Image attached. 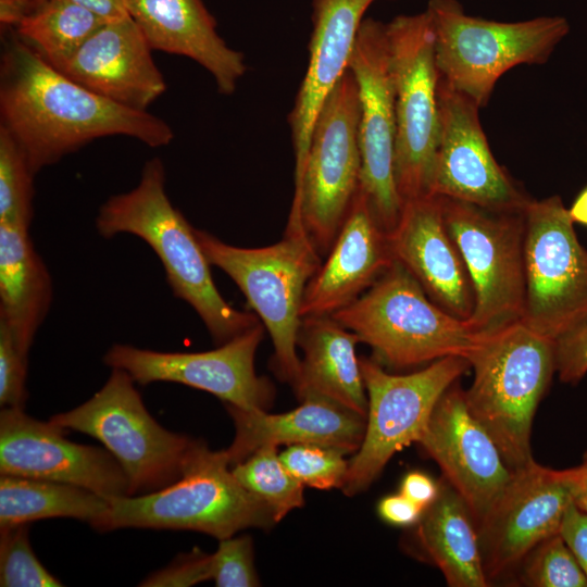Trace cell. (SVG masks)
<instances>
[{
	"mask_svg": "<svg viewBox=\"0 0 587 587\" xmlns=\"http://www.w3.org/2000/svg\"><path fill=\"white\" fill-rule=\"evenodd\" d=\"M416 538L425 555L451 587H486L476 525L467 507L445 480L436 500L417 522Z\"/></svg>",
	"mask_w": 587,
	"mask_h": 587,
	"instance_id": "83f0119b",
	"label": "cell"
},
{
	"mask_svg": "<svg viewBox=\"0 0 587 587\" xmlns=\"http://www.w3.org/2000/svg\"><path fill=\"white\" fill-rule=\"evenodd\" d=\"M34 175L22 148L0 126V223L29 229Z\"/></svg>",
	"mask_w": 587,
	"mask_h": 587,
	"instance_id": "1f68e13d",
	"label": "cell"
},
{
	"mask_svg": "<svg viewBox=\"0 0 587 587\" xmlns=\"http://www.w3.org/2000/svg\"><path fill=\"white\" fill-rule=\"evenodd\" d=\"M96 227L105 238L126 233L146 241L163 264L174 296L191 305L218 346L260 323L257 315L235 309L221 296L195 227L165 192L159 158L145 163L134 189L110 197L100 207Z\"/></svg>",
	"mask_w": 587,
	"mask_h": 587,
	"instance_id": "7a4b0ae2",
	"label": "cell"
},
{
	"mask_svg": "<svg viewBox=\"0 0 587 587\" xmlns=\"http://www.w3.org/2000/svg\"><path fill=\"white\" fill-rule=\"evenodd\" d=\"M151 51L128 15L101 25L58 71L113 102L147 110L166 89Z\"/></svg>",
	"mask_w": 587,
	"mask_h": 587,
	"instance_id": "44dd1931",
	"label": "cell"
},
{
	"mask_svg": "<svg viewBox=\"0 0 587 587\" xmlns=\"http://www.w3.org/2000/svg\"><path fill=\"white\" fill-rule=\"evenodd\" d=\"M425 510L402 494L389 495L378 503V514L387 523L397 526L417 524Z\"/></svg>",
	"mask_w": 587,
	"mask_h": 587,
	"instance_id": "60d3db41",
	"label": "cell"
},
{
	"mask_svg": "<svg viewBox=\"0 0 587 587\" xmlns=\"http://www.w3.org/2000/svg\"><path fill=\"white\" fill-rule=\"evenodd\" d=\"M50 421L1 408L0 474L66 483L105 498L129 496L127 476L107 449L68 440Z\"/></svg>",
	"mask_w": 587,
	"mask_h": 587,
	"instance_id": "ac0fdd59",
	"label": "cell"
},
{
	"mask_svg": "<svg viewBox=\"0 0 587 587\" xmlns=\"http://www.w3.org/2000/svg\"><path fill=\"white\" fill-rule=\"evenodd\" d=\"M583 462H584V463H587V452H586L585 455H584V461H583Z\"/></svg>",
	"mask_w": 587,
	"mask_h": 587,
	"instance_id": "7dc6e473",
	"label": "cell"
},
{
	"mask_svg": "<svg viewBox=\"0 0 587 587\" xmlns=\"http://www.w3.org/2000/svg\"><path fill=\"white\" fill-rule=\"evenodd\" d=\"M0 586H63L34 553L29 541V524L0 528Z\"/></svg>",
	"mask_w": 587,
	"mask_h": 587,
	"instance_id": "836d02e7",
	"label": "cell"
},
{
	"mask_svg": "<svg viewBox=\"0 0 587 587\" xmlns=\"http://www.w3.org/2000/svg\"><path fill=\"white\" fill-rule=\"evenodd\" d=\"M521 563L526 586L587 587V577L560 533L539 542Z\"/></svg>",
	"mask_w": 587,
	"mask_h": 587,
	"instance_id": "d6a6232c",
	"label": "cell"
},
{
	"mask_svg": "<svg viewBox=\"0 0 587 587\" xmlns=\"http://www.w3.org/2000/svg\"><path fill=\"white\" fill-rule=\"evenodd\" d=\"M376 0H312L309 62L288 115L295 154V186L300 183L317 114L348 68L359 28Z\"/></svg>",
	"mask_w": 587,
	"mask_h": 587,
	"instance_id": "603a6c76",
	"label": "cell"
},
{
	"mask_svg": "<svg viewBox=\"0 0 587 587\" xmlns=\"http://www.w3.org/2000/svg\"><path fill=\"white\" fill-rule=\"evenodd\" d=\"M51 299V277L29 229L0 223V322L27 357Z\"/></svg>",
	"mask_w": 587,
	"mask_h": 587,
	"instance_id": "4316f807",
	"label": "cell"
},
{
	"mask_svg": "<svg viewBox=\"0 0 587 587\" xmlns=\"http://www.w3.org/2000/svg\"><path fill=\"white\" fill-rule=\"evenodd\" d=\"M569 213L574 223L587 225V187L575 199Z\"/></svg>",
	"mask_w": 587,
	"mask_h": 587,
	"instance_id": "f6af8a7d",
	"label": "cell"
},
{
	"mask_svg": "<svg viewBox=\"0 0 587 587\" xmlns=\"http://www.w3.org/2000/svg\"><path fill=\"white\" fill-rule=\"evenodd\" d=\"M395 261L387 232L359 188L327 258L307 285L301 317L332 315L362 296Z\"/></svg>",
	"mask_w": 587,
	"mask_h": 587,
	"instance_id": "7402d4cb",
	"label": "cell"
},
{
	"mask_svg": "<svg viewBox=\"0 0 587 587\" xmlns=\"http://www.w3.org/2000/svg\"><path fill=\"white\" fill-rule=\"evenodd\" d=\"M359 337L332 315L302 317L297 346L303 352L294 388L300 400L320 397L364 417L369 401L360 359Z\"/></svg>",
	"mask_w": 587,
	"mask_h": 587,
	"instance_id": "484cf974",
	"label": "cell"
},
{
	"mask_svg": "<svg viewBox=\"0 0 587 587\" xmlns=\"http://www.w3.org/2000/svg\"><path fill=\"white\" fill-rule=\"evenodd\" d=\"M30 1V0H29Z\"/></svg>",
	"mask_w": 587,
	"mask_h": 587,
	"instance_id": "c3c4849f",
	"label": "cell"
},
{
	"mask_svg": "<svg viewBox=\"0 0 587 587\" xmlns=\"http://www.w3.org/2000/svg\"><path fill=\"white\" fill-rule=\"evenodd\" d=\"M236 479L270 508L275 523L304 503V485L287 469L277 446L265 445L232 466Z\"/></svg>",
	"mask_w": 587,
	"mask_h": 587,
	"instance_id": "4dcf8cb0",
	"label": "cell"
},
{
	"mask_svg": "<svg viewBox=\"0 0 587 587\" xmlns=\"http://www.w3.org/2000/svg\"><path fill=\"white\" fill-rule=\"evenodd\" d=\"M213 578V557L193 549L139 584L145 587H188Z\"/></svg>",
	"mask_w": 587,
	"mask_h": 587,
	"instance_id": "74e56055",
	"label": "cell"
},
{
	"mask_svg": "<svg viewBox=\"0 0 587 587\" xmlns=\"http://www.w3.org/2000/svg\"><path fill=\"white\" fill-rule=\"evenodd\" d=\"M211 265L225 272L246 297L268 332L278 376L296 387L300 376L297 338L308 283L321 266V255L301 220L289 216L283 238L271 246L242 248L195 228Z\"/></svg>",
	"mask_w": 587,
	"mask_h": 587,
	"instance_id": "277c9868",
	"label": "cell"
},
{
	"mask_svg": "<svg viewBox=\"0 0 587 587\" xmlns=\"http://www.w3.org/2000/svg\"><path fill=\"white\" fill-rule=\"evenodd\" d=\"M348 68L357 82L360 103V188L388 234L399 221L403 202L395 180L397 121L386 23L363 20Z\"/></svg>",
	"mask_w": 587,
	"mask_h": 587,
	"instance_id": "5bb4252c",
	"label": "cell"
},
{
	"mask_svg": "<svg viewBox=\"0 0 587 587\" xmlns=\"http://www.w3.org/2000/svg\"><path fill=\"white\" fill-rule=\"evenodd\" d=\"M441 197V196H440ZM446 226L469 273L477 333L520 322L525 303V214L495 212L441 197Z\"/></svg>",
	"mask_w": 587,
	"mask_h": 587,
	"instance_id": "4fadbf2b",
	"label": "cell"
},
{
	"mask_svg": "<svg viewBox=\"0 0 587 587\" xmlns=\"http://www.w3.org/2000/svg\"><path fill=\"white\" fill-rule=\"evenodd\" d=\"M465 359L474 373L464 390L469 412L511 471L526 466L534 415L555 372V341L520 321L478 333Z\"/></svg>",
	"mask_w": 587,
	"mask_h": 587,
	"instance_id": "3957f363",
	"label": "cell"
},
{
	"mask_svg": "<svg viewBox=\"0 0 587 587\" xmlns=\"http://www.w3.org/2000/svg\"><path fill=\"white\" fill-rule=\"evenodd\" d=\"M132 376L120 369L83 404L49 421L103 444L123 467L129 496L162 489L179 479L207 446L161 426L148 412Z\"/></svg>",
	"mask_w": 587,
	"mask_h": 587,
	"instance_id": "ba28073f",
	"label": "cell"
},
{
	"mask_svg": "<svg viewBox=\"0 0 587 587\" xmlns=\"http://www.w3.org/2000/svg\"><path fill=\"white\" fill-rule=\"evenodd\" d=\"M559 533L587 577V514L574 501L564 513Z\"/></svg>",
	"mask_w": 587,
	"mask_h": 587,
	"instance_id": "ab89813d",
	"label": "cell"
},
{
	"mask_svg": "<svg viewBox=\"0 0 587 587\" xmlns=\"http://www.w3.org/2000/svg\"><path fill=\"white\" fill-rule=\"evenodd\" d=\"M555 372L567 384L587 374V322L555 341Z\"/></svg>",
	"mask_w": 587,
	"mask_h": 587,
	"instance_id": "f35d334b",
	"label": "cell"
},
{
	"mask_svg": "<svg viewBox=\"0 0 587 587\" xmlns=\"http://www.w3.org/2000/svg\"><path fill=\"white\" fill-rule=\"evenodd\" d=\"M359 120L358 85L347 68L315 120L289 213L300 217L321 257L327 255L360 188Z\"/></svg>",
	"mask_w": 587,
	"mask_h": 587,
	"instance_id": "9c48e42d",
	"label": "cell"
},
{
	"mask_svg": "<svg viewBox=\"0 0 587 587\" xmlns=\"http://www.w3.org/2000/svg\"><path fill=\"white\" fill-rule=\"evenodd\" d=\"M440 78L485 107L511 68L544 64L570 32L563 16L499 22L467 15L458 0H428Z\"/></svg>",
	"mask_w": 587,
	"mask_h": 587,
	"instance_id": "8992f818",
	"label": "cell"
},
{
	"mask_svg": "<svg viewBox=\"0 0 587 587\" xmlns=\"http://www.w3.org/2000/svg\"><path fill=\"white\" fill-rule=\"evenodd\" d=\"M108 500V512L93 527L98 532L193 530L221 540L245 528H268L275 523L266 503L236 479L225 450L212 451L208 446L173 484Z\"/></svg>",
	"mask_w": 587,
	"mask_h": 587,
	"instance_id": "52a82bcc",
	"label": "cell"
},
{
	"mask_svg": "<svg viewBox=\"0 0 587 587\" xmlns=\"http://www.w3.org/2000/svg\"><path fill=\"white\" fill-rule=\"evenodd\" d=\"M440 485L422 472L408 473L401 484L400 494L426 510L438 497Z\"/></svg>",
	"mask_w": 587,
	"mask_h": 587,
	"instance_id": "b9f144b4",
	"label": "cell"
},
{
	"mask_svg": "<svg viewBox=\"0 0 587 587\" xmlns=\"http://www.w3.org/2000/svg\"><path fill=\"white\" fill-rule=\"evenodd\" d=\"M341 450L321 445H290L279 453L282 461L303 485L316 489L341 488L349 461Z\"/></svg>",
	"mask_w": 587,
	"mask_h": 587,
	"instance_id": "e575fe53",
	"label": "cell"
},
{
	"mask_svg": "<svg viewBox=\"0 0 587 587\" xmlns=\"http://www.w3.org/2000/svg\"><path fill=\"white\" fill-rule=\"evenodd\" d=\"M0 114L1 126L22 148L35 174L98 138L129 136L157 148L174 137L162 118L85 88L17 35L3 45Z\"/></svg>",
	"mask_w": 587,
	"mask_h": 587,
	"instance_id": "6da1fadb",
	"label": "cell"
},
{
	"mask_svg": "<svg viewBox=\"0 0 587 587\" xmlns=\"http://www.w3.org/2000/svg\"><path fill=\"white\" fill-rule=\"evenodd\" d=\"M27 358L17 347L8 326L0 322L1 408H24Z\"/></svg>",
	"mask_w": 587,
	"mask_h": 587,
	"instance_id": "8d00e7d4",
	"label": "cell"
},
{
	"mask_svg": "<svg viewBox=\"0 0 587 587\" xmlns=\"http://www.w3.org/2000/svg\"><path fill=\"white\" fill-rule=\"evenodd\" d=\"M387 25L395 85V180L402 202L432 195L440 130L434 34L425 11Z\"/></svg>",
	"mask_w": 587,
	"mask_h": 587,
	"instance_id": "30bf717a",
	"label": "cell"
},
{
	"mask_svg": "<svg viewBox=\"0 0 587 587\" xmlns=\"http://www.w3.org/2000/svg\"><path fill=\"white\" fill-rule=\"evenodd\" d=\"M105 21L71 0H45L16 25V35L59 70Z\"/></svg>",
	"mask_w": 587,
	"mask_h": 587,
	"instance_id": "f546056e",
	"label": "cell"
},
{
	"mask_svg": "<svg viewBox=\"0 0 587 587\" xmlns=\"http://www.w3.org/2000/svg\"><path fill=\"white\" fill-rule=\"evenodd\" d=\"M285 413L247 410L225 403L235 437L225 453L235 465L265 445H321L355 453L363 440L366 417L320 397H308Z\"/></svg>",
	"mask_w": 587,
	"mask_h": 587,
	"instance_id": "cb8c5ba5",
	"label": "cell"
},
{
	"mask_svg": "<svg viewBox=\"0 0 587 587\" xmlns=\"http://www.w3.org/2000/svg\"><path fill=\"white\" fill-rule=\"evenodd\" d=\"M440 130L432 195L495 212H523L532 200L495 159L479 107L441 78Z\"/></svg>",
	"mask_w": 587,
	"mask_h": 587,
	"instance_id": "2e32d148",
	"label": "cell"
},
{
	"mask_svg": "<svg viewBox=\"0 0 587 587\" xmlns=\"http://www.w3.org/2000/svg\"><path fill=\"white\" fill-rule=\"evenodd\" d=\"M419 444L464 501L477 528L512 471L491 436L469 412L457 382L438 400Z\"/></svg>",
	"mask_w": 587,
	"mask_h": 587,
	"instance_id": "d6986e66",
	"label": "cell"
},
{
	"mask_svg": "<svg viewBox=\"0 0 587 587\" xmlns=\"http://www.w3.org/2000/svg\"><path fill=\"white\" fill-rule=\"evenodd\" d=\"M213 557V580L217 587L259 586L250 536L221 539Z\"/></svg>",
	"mask_w": 587,
	"mask_h": 587,
	"instance_id": "d590c367",
	"label": "cell"
},
{
	"mask_svg": "<svg viewBox=\"0 0 587 587\" xmlns=\"http://www.w3.org/2000/svg\"><path fill=\"white\" fill-rule=\"evenodd\" d=\"M369 345L377 362L405 369L466 358L478 333L436 304L397 260L355 301L332 314Z\"/></svg>",
	"mask_w": 587,
	"mask_h": 587,
	"instance_id": "5b68a950",
	"label": "cell"
},
{
	"mask_svg": "<svg viewBox=\"0 0 587 587\" xmlns=\"http://www.w3.org/2000/svg\"><path fill=\"white\" fill-rule=\"evenodd\" d=\"M129 14L152 50L196 61L214 78L223 95H232L247 66L216 32V21L202 0H130Z\"/></svg>",
	"mask_w": 587,
	"mask_h": 587,
	"instance_id": "d4e9b609",
	"label": "cell"
},
{
	"mask_svg": "<svg viewBox=\"0 0 587 587\" xmlns=\"http://www.w3.org/2000/svg\"><path fill=\"white\" fill-rule=\"evenodd\" d=\"M360 365L369 408L362 444L349 460L341 487L347 496L366 489L396 452L420 442L440 397L470 369L457 355L404 375L386 372L373 359L362 358Z\"/></svg>",
	"mask_w": 587,
	"mask_h": 587,
	"instance_id": "8fae6325",
	"label": "cell"
},
{
	"mask_svg": "<svg viewBox=\"0 0 587 587\" xmlns=\"http://www.w3.org/2000/svg\"><path fill=\"white\" fill-rule=\"evenodd\" d=\"M108 498L76 485L0 476V528L50 517H72L95 525L108 512Z\"/></svg>",
	"mask_w": 587,
	"mask_h": 587,
	"instance_id": "f1b7e54d",
	"label": "cell"
},
{
	"mask_svg": "<svg viewBox=\"0 0 587 587\" xmlns=\"http://www.w3.org/2000/svg\"><path fill=\"white\" fill-rule=\"evenodd\" d=\"M569 470L574 503L587 514V463Z\"/></svg>",
	"mask_w": 587,
	"mask_h": 587,
	"instance_id": "ee69618b",
	"label": "cell"
},
{
	"mask_svg": "<svg viewBox=\"0 0 587 587\" xmlns=\"http://www.w3.org/2000/svg\"><path fill=\"white\" fill-rule=\"evenodd\" d=\"M45 0H30L33 9L38 7L40 3H42Z\"/></svg>",
	"mask_w": 587,
	"mask_h": 587,
	"instance_id": "bcb514c9",
	"label": "cell"
},
{
	"mask_svg": "<svg viewBox=\"0 0 587 587\" xmlns=\"http://www.w3.org/2000/svg\"><path fill=\"white\" fill-rule=\"evenodd\" d=\"M525 303L521 322L554 341L587 322V249L559 196L525 211Z\"/></svg>",
	"mask_w": 587,
	"mask_h": 587,
	"instance_id": "7c38bea8",
	"label": "cell"
},
{
	"mask_svg": "<svg viewBox=\"0 0 587 587\" xmlns=\"http://www.w3.org/2000/svg\"><path fill=\"white\" fill-rule=\"evenodd\" d=\"M390 249L427 296L452 315L466 321L474 310V292L460 251L444 218L440 196L403 202Z\"/></svg>",
	"mask_w": 587,
	"mask_h": 587,
	"instance_id": "ffe728a7",
	"label": "cell"
},
{
	"mask_svg": "<svg viewBox=\"0 0 587 587\" xmlns=\"http://www.w3.org/2000/svg\"><path fill=\"white\" fill-rule=\"evenodd\" d=\"M96 14L105 22L118 20L129 14L130 0H71Z\"/></svg>",
	"mask_w": 587,
	"mask_h": 587,
	"instance_id": "7bdbcfd3",
	"label": "cell"
},
{
	"mask_svg": "<svg viewBox=\"0 0 587 587\" xmlns=\"http://www.w3.org/2000/svg\"><path fill=\"white\" fill-rule=\"evenodd\" d=\"M265 327L259 323L217 348L204 352H160L113 345L103 362L127 372L135 383L170 382L210 392L247 410H265L273 388L254 370Z\"/></svg>",
	"mask_w": 587,
	"mask_h": 587,
	"instance_id": "9a60e30c",
	"label": "cell"
},
{
	"mask_svg": "<svg viewBox=\"0 0 587 587\" xmlns=\"http://www.w3.org/2000/svg\"><path fill=\"white\" fill-rule=\"evenodd\" d=\"M572 501L569 470H552L534 460L512 471L477 526L488 582L511 572L539 542L559 533Z\"/></svg>",
	"mask_w": 587,
	"mask_h": 587,
	"instance_id": "e0dca14e",
	"label": "cell"
}]
</instances>
